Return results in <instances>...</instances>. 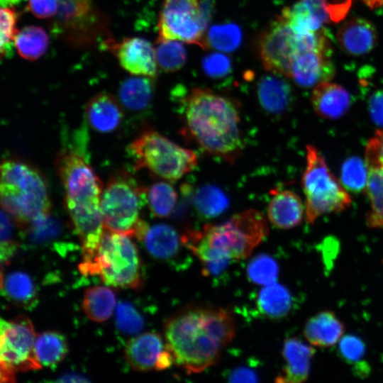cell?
<instances>
[{
    "mask_svg": "<svg viewBox=\"0 0 383 383\" xmlns=\"http://www.w3.org/2000/svg\"><path fill=\"white\" fill-rule=\"evenodd\" d=\"M246 272L250 282L265 286L276 282L279 274V266L272 257L266 254H260L250 261Z\"/></svg>",
    "mask_w": 383,
    "mask_h": 383,
    "instance_id": "cell-36",
    "label": "cell"
},
{
    "mask_svg": "<svg viewBox=\"0 0 383 383\" xmlns=\"http://www.w3.org/2000/svg\"><path fill=\"white\" fill-rule=\"evenodd\" d=\"M56 169L65 189V208L79 236L83 260L91 258L104 232L101 210L102 184L84 155L62 152Z\"/></svg>",
    "mask_w": 383,
    "mask_h": 383,
    "instance_id": "cell-3",
    "label": "cell"
},
{
    "mask_svg": "<svg viewBox=\"0 0 383 383\" xmlns=\"http://www.w3.org/2000/svg\"><path fill=\"white\" fill-rule=\"evenodd\" d=\"M199 0H165L158 21L157 40H178L207 48Z\"/></svg>",
    "mask_w": 383,
    "mask_h": 383,
    "instance_id": "cell-12",
    "label": "cell"
},
{
    "mask_svg": "<svg viewBox=\"0 0 383 383\" xmlns=\"http://www.w3.org/2000/svg\"><path fill=\"white\" fill-rule=\"evenodd\" d=\"M365 193L370 201L366 223L371 228H383V168H368Z\"/></svg>",
    "mask_w": 383,
    "mask_h": 383,
    "instance_id": "cell-31",
    "label": "cell"
},
{
    "mask_svg": "<svg viewBox=\"0 0 383 383\" xmlns=\"http://www.w3.org/2000/svg\"><path fill=\"white\" fill-rule=\"evenodd\" d=\"M331 52L313 50L299 54L293 61L289 78L303 88L329 82L335 74Z\"/></svg>",
    "mask_w": 383,
    "mask_h": 383,
    "instance_id": "cell-15",
    "label": "cell"
},
{
    "mask_svg": "<svg viewBox=\"0 0 383 383\" xmlns=\"http://www.w3.org/2000/svg\"><path fill=\"white\" fill-rule=\"evenodd\" d=\"M228 381L232 382H255L258 381L256 372L247 367L233 369L228 375Z\"/></svg>",
    "mask_w": 383,
    "mask_h": 383,
    "instance_id": "cell-46",
    "label": "cell"
},
{
    "mask_svg": "<svg viewBox=\"0 0 383 383\" xmlns=\"http://www.w3.org/2000/svg\"><path fill=\"white\" fill-rule=\"evenodd\" d=\"M18 13L14 6L1 9V55L7 57L11 52L12 42L18 33L16 23Z\"/></svg>",
    "mask_w": 383,
    "mask_h": 383,
    "instance_id": "cell-38",
    "label": "cell"
},
{
    "mask_svg": "<svg viewBox=\"0 0 383 383\" xmlns=\"http://www.w3.org/2000/svg\"><path fill=\"white\" fill-rule=\"evenodd\" d=\"M193 204L196 211L206 218H212L223 213L228 206L226 195L213 185L199 187L193 196Z\"/></svg>",
    "mask_w": 383,
    "mask_h": 383,
    "instance_id": "cell-32",
    "label": "cell"
},
{
    "mask_svg": "<svg viewBox=\"0 0 383 383\" xmlns=\"http://www.w3.org/2000/svg\"><path fill=\"white\" fill-rule=\"evenodd\" d=\"M368 108L373 122L383 128V89H378L370 95Z\"/></svg>",
    "mask_w": 383,
    "mask_h": 383,
    "instance_id": "cell-45",
    "label": "cell"
},
{
    "mask_svg": "<svg viewBox=\"0 0 383 383\" xmlns=\"http://www.w3.org/2000/svg\"><path fill=\"white\" fill-rule=\"evenodd\" d=\"M61 382H85L86 379L76 374H67L60 378Z\"/></svg>",
    "mask_w": 383,
    "mask_h": 383,
    "instance_id": "cell-47",
    "label": "cell"
},
{
    "mask_svg": "<svg viewBox=\"0 0 383 383\" xmlns=\"http://www.w3.org/2000/svg\"><path fill=\"white\" fill-rule=\"evenodd\" d=\"M368 174L365 161L357 156L349 157L341 165L340 182L348 191L360 192L366 188Z\"/></svg>",
    "mask_w": 383,
    "mask_h": 383,
    "instance_id": "cell-35",
    "label": "cell"
},
{
    "mask_svg": "<svg viewBox=\"0 0 383 383\" xmlns=\"http://www.w3.org/2000/svg\"><path fill=\"white\" fill-rule=\"evenodd\" d=\"M105 44L113 52L120 65L131 74L155 77L157 66L155 49L148 40L134 37L123 38L118 43L106 40Z\"/></svg>",
    "mask_w": 383,
    "mask_h": 383,
    "instance_id": "cell-14",
    "label": "cell"
},
{
    "mask_svg": "<svg viewBox=\"0 0 383 383\" xmlns=\"http://www.w3.org/2000/svg\"><path fill=\"white\" fill-rule=\"evenodd\" d=\"M268 231L264 215L249 209L221 224L189 230L182 241L201 262L204 274L216 277L227 269L231 260L248 257Z\"/></svg>",
    "mask_w": 383,
    "mask_h": 383,
    "instance_id": "cell-2",
    "label": "cell"
},
{
    "mask_svg": "<svg viewBox=\"0 0 383 383\" xmlns=\"http://www.w3.org/2000/svg\"><path fill=\"white\" fill-rule=\"evenodd\" d=\"M279 74L262 77L257 83V96L260 105L267 113L279 115L286 112L294 101L289 82Z\"/></svg>",
    "mask_w": 383,
    "mask_h": 383,
    "instance_id": "cell-21",
    "label": "cell"
},
{
    "mask_svg": "<svg viewBox=\"0 0 383 383\" xmlns=\"http://www.w3.org/2000/svg\"><path fill=\"white\" fill-rule=\"evenodd\" d=\"M1 289L6 298L24 307L33 306L36 299L33 281L23 272L8 274L1 282Z\"/></svg>",
    "mask_w": 383,
    "mask_h": 383,
    "instance_id": "cell-30",
    "label": "cell"
},
{
    "mask_svg": "<svg viewBox=\"0 0 383 383\" xmlns=\"http://www.w3.org/2000/svg\"><path fill=\"white\" fill-rule=\"evenodd\" d=\"M256 303L262 315L278 320L289 313L292 306V296L286 287L275 282L265 285L260 289Z\"/></svg>",
    "mask_w": 383,
    "mask_h": 383,
    "instance_id": "cell-25",
    "label": "cell"
},
{
    "mask_svg": "<svg viewBox=\"0 0 383 383\" xmlns=\"http://www.w3.org/2000/svg\"><path fill=\"white\" fill-rule=\"evenodd\" d=\"M350 3L351 0H299L284 8L279 16L295 33H313L323 30L326 23L343 18Z\"/></svg>",
    "mask_w": 383,
    "mask_h": 383,
    "instance_id": "cell-13",
    "label": "cell"
},
{
    "mask_svg": "<svg viewBox=\"0 0 383 383\" xmlns=\"http://www.w3.org/2000/svg\"><path fill=\"white\" fill-rule=\"evenodd\" d=\"M365 161L368 168H383V129L377 130L370 138L365 148Z\"/></svg>",
    "mask_w": 383,
    "mask_h": 383,
    "instance_id": "cell-43",
    "label": "cell"
},
{
    "mask_svg": "<svg viewBox=\"0 0 383 383\" xmlns=\"http://www.w3.org/2000/svg\"><path fill=\"white\" fill-rule=\"evenodd\" d=\"M28 10L39 18L55 17L59 9V0H28Z\"/></svg>",
    "mask_w": 383,
    "mask_h": 383,
    "instance_id": "cell-44",
    "label": "cell"
},
{
    "mask_svg": "<svg viewBox=\"0 0 383 383\" xmlns=\"http://www.w3.org/2000/svg\"><path fill=\"white\" fill-rule=\"evenodd\" d=\"M206 37L208 46L220 51L231 52L239 46L242 34L237 25L226 23L211 27Z\"/></svg>",
    "mask_w": 383,
    "mask_h": 383,
    "instance_id": "cell-37",
    "label": "cell"
},
{
    "mask_svg": "<svg viewBox=\"0 0 383 383\" xmlns=\"http://www.w3.org/2000/svg\"><path fill=\"white\" fill-rule=\"evenodd\" d=\"M377 38V31L373 23L360 17L345 21L336 33L341 50L354 56L370 52L375 47Z\"/></svg>",
    "mask_w": 383,
    "mask_h": 383,
    "instance_id": "cell-16",
    "label": "cell"
},
{
    "mask_svg": "<svg viewBox=\"0 0 383 383\" xmlns=\"http://www.w3.org/2000/svg\"><path fill=\"white\" fill-rule=\"evenodd\" d=\"M140 241L153 257L162 260L176 257L182 244L177 231L165 223L148 226Z\"/></svg>",
    "mask_w": 383,
    "mask_h": 383,
    "instance_id": "cell-24",
    "label": "cell"
},
{
    "mask_svg": "<svg viewBox=\"0 0 383 383\" xmlns=\"http://www.w3.org/2000/svg\"><path fill=\"white\" fill-rule=\"evenodd\" d=\"M345 326L331 311H323L311 317L304 328V335L312 345L328 348L343 337Z\"/></svg>",
    "mask_w": 383,
    "mask_h": 383,
    "instance_id": "cell-23",
    "label": "cell"
},
{
    "mask_svg": "<svg viewBox=\"0 0 383 383\" xmlns=\"http://www.w3.org/2000/svg\"><path fill=\"white\" fill-rule=\"evenodd\" d=\"M36 335L30 321L24 316L1 321L0 362L1 382H13L16 372L39 370L34 344Z\"/></svg>",
    "mask_w": 383,
    "mask_h": 383,
    "instance_id": "cell-11",
    "label": "cell"
},
{
    "mask_svg": "<svg viewBox=\"0 0 383 383\" xmlns=\"http://www.w3.org/2000/svg\"><path fill=\"white\" fill-rule=\"evenodd\" d=\"M116 303L115 294L110 288L96 286L85 292L82 308L91 320L103 322L111 317Z\"/></svg>",
    "mask_w": 383,
    "mask_h": 383,
    "instance_id": "cell-28",
    "label": "cell"
},
{
    "mask_svg": "<svg viewBox=\"0 0 383 383\" xmlns=\"http://www.w3.org/2000/svg\"><path fill=\"white\" fill-rule=\"evenodd\" d=\"M311 103L319 116L335 120L348 111L351 105V97L343 87L329 81L313 87Z\"/></svg>",
    "mask_w": 383,
    "mask_h": 383,
    "instance_id": "cell-19",
    "label": "cell"
},
{
    "mask_svg": "<svg viewBox=\"0 0 383 383\" xmlns=\"http://www.w3.org/2000/svg\"><path fill=\"white\" fill-rule=\"evenodd\" d=\"M202 68L206 75L220 78L227 75L231 69V60L221 53H211L202 60Z\"/></svg>",
    "mask_w": 383,
    "mask_h": 383,
    "instance_id": "cell-42",
    "label": "cell"
},
{
    "mask_svg": "<svg viewBox=\"0 0 383 383\" xmlns=\"http://www.w3.org/2000/svg\"><path fill=\"white\" fill-rule=\"evenodd\" d=\"M146 191L128 173L113 175L103 190L101 210L104 228L135 235L138 239L148 225L140 218Z\"/></svg>",
    "mask_w": 383,
    "mask_h": 383,
    "instance_id": "cell-10",
    "label": "cell"
},
{
    "mask_svg": "<svg viewBox=\"0 0 383 383\" xmlns=\"http://www.w3.org/2000/svg\"><path fill=\"white\" fill-rule=\"evenodd\" d=\"M188 135L208 153L232 161L243 147L237 105L210 89L194 88L183 101Z\"/></svg>",
    "mask_w": 383,
    "mask_h": 383,
    "instance_id": "cell-4",
    "label": "cell"
},
{
    "mask_svg": "<svg viewBox=\"0 0 383 383\" xmlns=\"http://www.w3.org/2000/svg\"><path fill=\"white\" fill-rule=\"evenodd\" d=\"M135 169L145 168L155 176L175 182L194 169L196 153L152 129L143 131L128 148Z\"/></svg>",
    "mask_w": 383,
    "mask_h": 383,
    "instance_id": "cell-7",
    "label": "cell"
},
{
    "mask_svg": "<svg viewBox=\"0 0 383 383\" xmlns=\"http://www.w3.org/2000/svg\"><path fill=\"white\" fill-rule=\"evenodd\" d=\"M338 343V353L341 359L349 364H357L362 361L366 347L360 338L350 334L343 335Z\"/></svg>",
    "mask_w": 383,
    "mask_h": 383,
    "instance_id": "cell-40",
    "label": "cell"
},
{
    "mask_svg": "<svg viewBox=\"0 0 383 383\" xmlns=\"http://www.w3.org/2000/svg\"><path fill=\"white\" fill-rule=\"evenodd\" d=\"M123 116L120 104L109 94L95 95L86 106L87 121L91 127L99 133L114 131L121 123Z\"/></svg>",
    "mask_w": 383,
    "mask_h": 383,
    "instance_id": "cell-22",
    "label": "cell"
},
{
    "mask_svg": "<svg viewBox=\"0 0 383 383\" xmlns=\"http://www.w3.org/2000/svg\"><path fill=\"white\" fill-rule=\"evenodd\" d=\"M162 337L155 332H147L130 340L125 347V358L135 370H157L162 354L167 348Z\"/></svg>",
    "mask_w": 383,
    "mask_h": 383,
    "instance_id": "cell-17",
    "label": "cell"
},
{
    "mask_svg": "<svg viewBox=\"0 0 383 383\" xmlns=\"http://www.w3.org/2000/svg\"><path fill=\"white\" fill-rule=\"evenodd\" d=\"M164 332L174 362L187 373L194 374L219 360L223 350L235 336V324L226 309L194 306L167 319Z\"/></svg>",
    "mask_w": 383,
    "mask_h": 383,
    "instance_id": "cell-1",
    "label": "cell"
},
{
    "mask_svg": "<svg viewBox=\"0 0 383 383\" xmlns=\"http://www.w3.org/2000/svg\"><path fill=\"white\" fill-rule=\"evenodd\" d=\"M169 182L165 180L154 183L146 192L149 209L155 217H167L177 203V193Z\"/></svg>",
    "mask_w": 383,
    "mask_h": 383,
    "instance_id": "cell-33",
    "label": "cell"
},
{
    "mask_svg": "<svg viewBox=\"0 0 383 383\" xmlns=\"http://www.w3.org/2000/svg\"><path fill=\"white\" fill-rule=\"evenodd\" d=\"M306 156L301 186L305 196L306 220L311 224L323 215L346 210L352 200L348 190L333 174L324 157L313 145H306Z\"/></svg>",
    "mask_w": 383,
    "mask_h": 383,
    "instance_id": "cell-9",
    "label": "cell"
},
{
    "mask_svg": "<svg viewBox=\"0 0 383 383\" xmlns=\"http://www.w3.org/2000/svg\"><path fill=\"white\" fill-rule=\"evenodd\" d=\"M315 354L313 347L296 337L284 340L282 356L284 365L276 382L301 383L305 382L310 373L311 361Z\"/></svg>",
    "mask_w": 383,
    "mask_h": 383,
    "instance_id": "cell-18",
    "label": "cell"
},
{
    "mask_svg": "<svg viewBox=\"0 0 383 383\" xmlns=\"http://www.w3.org/2000/svg\"><path fill=\"white\" fill-rule=\"evenodd\" d=\"M21 0H1V7L13 6L14 4L19 3Z\"/></svg>",
    "mask_w": 383,
    "mask_h": 383,
    "instance_id": "cell-49",
    "label": "cell"
},
{
    "mask_svg": "<svg viewBox=\"0 0 383 383\" xmlns=\"http://www.w3.org/2000/svg\"><path fill=\"white\" fill-rule=\"evenodd\" d=\"M313 50L331 52V43L323 30L309 34L293 31L278 16L262 33L258 52L264 68L289 77L293 61L301 53Z\"/></svg>",
    "mask_w": 383,
    "mask_h": 383,
    "instance_id": "cell-8",
    "label": "cell"
},
{
    "mask_svg": "<svg viewBox=\"0 0 383 383\" xmlns=\"http://www.w3.org/2000/svg\"><path fill=\"white\" fill-rule=\"evenodd\" d=\"M116 323L119 330L128 334H135L144 325L142 316L128 303L120 304L116 310Z\"/></svg>",
    "mask_w": 383,
    "mask_h": 383,
    "instance_id": "cell-39",
    "label": "cell"
},
{
    "mask_svg": "<svg viewBox=\"0 0 383 383\" xmlns=\"http://www.w3.org/2000/svg\"><path fill=\"white\" fill-rule=\"evenodd\" d=\"M12 225L9 214L1 209V260L7 263L16 249V243L13 238Z\"/></svg>",
    "mask_w": 383,
    "mask_h": 383,
    "instance_id": "cell-41",
    "label": "cell"
},
{
    "mask_svg": "<svg viewBox=\"0 0 383 383\" xmlns=\"http://www.w3.org/2000/svg\"><path fill=\"white\" fill-rule=\"evenodd\" d=\"M67 350V340L58 332L45 331L36 335L34 352L41 366L57 365L65 357Z\"/></svg>",
    "mask_w": 383,
    "mask_h": 383,
    "instance_id": "cell-27",
    "label": "cell"
},
{
    "mask_svg": "<svg viewBox=\"0 0 383 383\" xmlns=\"http://www.w3.org/2000/svg\"><path fill=\"white\" fill-rule=\"evenodd\" d=\"M370 9H377L383 6V0H360Z\"/></svg>",
    "mask_w": 383,
    "mask_h": 383,
    "instance_id": "cell-48",
    "label": "cell"
},
{
    "mask_svg": "<svg viewBox=\"0 0 383 383\" xmlns=\"http://www.w3.org/2000/svg\"><path fill=\"white\" fill-rule=\"evenodd\" d=\"M1 207L19 227L48 218L51 204L46 183L39 171L18 159H7L1 165Z\"/></svg>",
    "mask_w": 383,
    "mask_h": 383,
    "instance_id": "cell-5",
    "label": "cell"
},
{
    "mask_svg": "<svg viewBox=\"0 0 383 383\" xmlns=\"http://www.w3.org/2000/svg\"><path fill=\"white\" fill-rule=\"evenodd\" d=\"M49 38L46 31L37 26H27L18 31L14 45L18 55L25 60L34 61L46 52Z\"/></svg>",
    "mask_w": 383,
    "mask_h": 383,
    "instance_id": "cell-29",
    "label": "cell"
},
{
    "mask_svg": "<svg viewBox=\"0 0 383 383\" xmlns=\"http://www.w3.org/2000/svg\"><path fill=\"white\" fill-rule=\"evenodd\" d=\"M132 236L104 230L94 255L79 265L84 275H98L107 285L137 289L142 284V267Z\"/></svg>",
    "mask_w": 383,
    "mask_h": 383,
    "instance_id": "cell-6",
    "label": "cell"
},
{
    "mask_svg": "<svg viewBox=\"0 0 383 383\" xmlns=\"http://www.w3.org/2000/svg\"><path fill=\"white\" fill-rule=\"evenodd\" d=\"M305 208L299 196L289 189L277 190L273 194L267 207L270 223L279 229H290L299 226Z\"/></svg>",
    "mask_w": 383,
    "mask_h": 383,
    "instance_id": "cell-20",
    "label": "cell"
},
{
    "mask_svg": "<svg viewBox=\"0 0 383 383\" xmlns=\"http://www.w3.org/2000/svg\"><path fill=\"white\" fill-rule=\"evenodd\" d=\"M153 77L136 76L125 79L119 87L123 105L131 111H141L150 104L154 90Z\"/></svg>",
    "mask_w": 383,
    "mask_h": 383,
    "instance_id": "cell-26",
    "label": "cell"
},
{
    "mask_svg": "<svg viewBox=\"0 0 383 383\" xmlns=\"http://www.w3.org/2000/svg\"><path fill=\"white\" fill-rule=\"evenodd\" d=\"M155 54L158 67L166 72L179 70L187 61L186 50L178 40H158Z\"/></svg>",
    "mask_w": 383,
    "mask_h": 383,
    "instance_id": "cell-34",
    "label": "cell"
}]
</instances>
